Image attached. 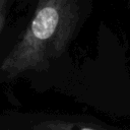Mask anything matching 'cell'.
Masks as SVG:
<instances>
[{"label": "cell", "mask_w": 130, "mask_h": 130, "mask_svg": "<svg viewBox=\"0 0 130 130\" xmlns=\"http://www.w3.org/2000/svg\"><path fill=\"white\" fill-rule=\"evenodd\" d=\"M15 4V0H0V69L28 18L13 16Z\"/></svg>", "instance_id": "7a4b0ae2"}, {"label": "cell", "mask_w": 130, "mask_h": 130, "mask_svg": "<svg viewBox=\"0 0 130 130\" xmlns=\"http://www.w3.org/2000/svg\"><path fill=\"white\" fill-rule=\"evenodd\" d=\"M90 7L82 0H39L0 69V83L25 78L36 89L57 86L69 73V50Z\"/></svg>", "instance_id": "6da1fadb"}]
</instances>
